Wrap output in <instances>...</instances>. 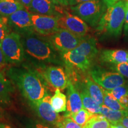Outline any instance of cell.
<instances>
[{
    "mask_svg": "<svg viewBox=\"0 0 128 128\" xmlns=\"http://www.w3.org/2000/svg\"><path fill=\"white\" fill-rule=\"evenodd\" d=\"M101 61L116 65L122 63H128V51L120 49L104 50L100 55Z\"/></svg>",
    "mask_w": 128,
    "mask_h": 128,
    "instance_id": "16",
    "label": "cell"
},
{
    "mask_svg": "<svg viewBox=\"0 0 128 128\" xmlns=\"http://www.w3.org/2000/svg\"><path fill=\"white\" fill-rule=\"evenodd\" d=\"M62 60L69 65L76 66L82 71H86L90 68L92 60L81 54L72 50L61 54Z\"/></svg>",
    "mask_w": 128,
    "mask_h": 128,
    "instance_id": "15",
    "label": "cell"
},
{
    "mask_svg": "<svg viewBox=\"0 0 128 128\" xmlns=\"http://www.w3.org/2000/svg\"><path fill=\"white\" fill-rule=\"evenodd\" d=\"M44 79L52 87L64 90L67 87L68 76L64 68L60 66H48L43 71Z\"/></svg>",
    "mask_w": 128,
    "mask_h": 128,
    "instance_id": "12",
    "label": "cell"
},
{
    "mask_svg": "<svg viewBox=\"0 0 128 128\" xmlns=\"http://www.w3.org/2000/svg\"><path fill=\"white\" fill-rule=\"evenodd\" d=\"M85 86L92 98L99 105H104L103 88L90 78L85 80Z\"/></svg>",
    "mask_w": 128,
    "mask_h": 128,
    "instance_id": "19",
    "label": "cell"
},
{
    "mask_svg": "<svg viewBox=\"0 0 128 128\" xmlns=\"http://www.w3.org/2000/svg\"><path fill=\"white\" fill-rule=\"evenodd\" d=\"M0 47L8 64L18 65L24 59V49L20 35L11 32L0 42Z\"/></svg>",
    "mask_w": 128,
    "mask_h": 128,
    "instance_id": "5",
    "label": "cell"
},
{
    "mask_svg": "<svg viewBox=\"0 0 128 128\" xmlns=\"http://www.w3.org/2000/svg\"><path fill=\"white\" fill-rule=\"evenodd\" d=\"M57 128H82L81 126L76 124L71 118L62 116V119L58 123Z\"/></svg>",
    "mask_w": 128,
    "mask_h": 128,
    "instance_id": "27",
    "label": "cell"
},
{
    "mask_svg": "<svg viewBox=\"0 0 128 128\" xmlns=\"http://www.w3.org/2000/svg\"><path fill=\"white\" fill-rule=\"evenodd\" d=\"M110 128H126L124 125H122L121 124H112Z\"/></svg>",
    "mask_w": 128,
    "mask_h": 128,
    "instance_id": "40",
    "label": "cell"
},
{
    "mask_svg": "<svg viewBox=\"0 0 128 128\" xmlns=\"http://www.w3.org/2000/svg\"><path fill=\"white\" fill-rule=\"evenodd\" d=\"M27 128H55L54 126L51 125L45 122L38 121H32L27 124Z\"/></svg>",
    "mask_w": 128,
    "mask_h": 128,
    "instance_id": "31",
    "label": "cell"
},
{
    "mask_svg": "<svg viewBox=\"0 0 128 128\" xmlns=\"http://www.w3.org/2000/svg\"><path fill=\"white\" fill-rule=\"evenodd\" d=\"M17 1L23 5L24 7L26 9H27L28 10L32 0H17Z\"/></svg>",
    "mask_w": 128,
    "mask_h": 128,
    "instance_id": "35",
    "label": "cell"
},
{
    "mask_svg": "<svg viewBox=\"0 0 128 128\" xmlns=\"http://www.w3.org/2000/svg\"><path fill=\"white\" fill-rule=\"evenodd\" d=\"M104 91V105L111 109L119 111H126V108L123 106L120 102L115 98L111 94L103 88Z\"/></svg>",
    "mask_w": 128,
    "mask_h": 128,
    "instance_id": "25",
    "label": "cell"
},
{
    "mask_svg": "<svg viewBox=\"0 0 128 128\" xmlns=\"http://www.w3.org/2000/svg\"><path fill=\"white\" fill-rule=\"evenodd\" d=\"M0 128H11V127L7 124L0 123Z\"/></svg>",
    "mask_w": 128,
    "mask_h": 128,
    "instance_id": "41",
    "label": "cell"
},
{
    "mask_svg": "<svg viewBox=\"0 0 128 128\" xmlns=\"http://www.w3.org/2000/svg\"><path fill=\"white\" fill-rule=\"evenodd\" d=\"M124 31L125 34L128 36V9L127 10V12H126L125 21H124Z\"/></svg>",
    "mask_w": 128,
    "mask_h": 128,
    "instance_id": "36",
    "label": "cell"
},
{
    "mask_svg": "<svg viewBox=\"0 0 128 128\" xmlns=\"http://www.w3.org/2000/svg\"><path fill=\"white\" fill-rule=\"evenodd\" d=\"M120 124L124 125L126 128H128V116L124 117L122 120L121 121Z\"/></svg>",
    "mask_w": 128,
    "mask_h": 128,
    "instance_id": "39",
    "label": "cell"
},
{
    "mask_svg": "<svg viewBox=\"0 0 128 128\" xmlns=\"http://www.w3.org/2000/svg\"><path fill=\"white\" fill-rule=\"evenodd\" d=\"M7 74L30 103L39 101L48 93L44 79L33 70L11 68Z\"/></svg>",
    "mask_w": 128,
    "mask_h": 128,
    "instance_id": "1",
    "label": "cell"
},
{
    "mask_svg": "<svg viewBox=\"0 0 128 128\" xmlns=\"http://www.w3.org/2000/svg\"><path fill=\"white\" fill-rule=\"evenodd\" d=\"M108 92L119 101L122 97L128 94V84L117 87L112 90L108 91Z\"/></svg>",
    "mask_w": 128,
    "mask_h": 128,
    "instance_id": "28",
    "label": "cell"
},
{
    "mask_svg": "<svg viewBox=\"0 0 128 128\" xmlns=\"http://www.w3.org/2000/svg\"><path fill=\"white\" fill-rule=\"evenodd\" d=\"M51 97L48 93L43 98L35 102L30 103L32 108L34 109L40 119L44 122L54 126H56L62 119L60 116L53 108L50 103Z\"/></svg>",
    "mask_w": 128,
    "mask_h": 128,
    "instance_id": "8",
    "label": "cell"
},
{
    "mask_svg": "<svg viewBox=\"0 0 128 128\" xmlns=\"http://www.w3.org/2000/svg\"><path fill=\"white\" fill-rule=\"evenodd\" d=\"M119 102L128 110V94L122 97Z\"/></svg>",
    "mask_w": 128,
    "mask_h": 128,
    "instance_id": "34",
    "label": "cell"
},
{
    "mask_svg": "<svg viewBox=\"0 0 128 128\" xmlns=\"http://www.w3.org/2000/svg\"><path fill=\"white\" fill-rule=\"evenodd\" d=\"M0 73H1V72H0ZM1 73H2V72H1Z\"/></svg>",
    "mask_w": 128,
    "mask_h": 128,
    "instance_id": "43",
    "label": "cell"
},
{
    "mask_svg": "<svg viewBox=\"0 0 128 128\" xmlns=\"http://www.w3.org/2000/svg\"><path fill=\"white\" fill-rule=\"evenodd\" d=\"M13 87L3 73H0V108H7L11 102V94Z\"/></svg>",
    "mask_w": 128,
    "mask_h": 128,
    "instance_id": "18",
    "label": "cell"
},
{
    "mask_svg": "<svg viewBox=\"0 0 128 128\" xmlns=\"http://www.w3.org/2000/svg\"><path fill=\"white\" fill-rule=\"evenodd\" d=\"M91 78L106 90L128 84V81L119 73L110 72L100 67H94L90 71Z\"/></svg>",
    "mask_w": 128,
    "mask_h": 128,
    "instance_id": "6",
    "label": "cell"
},
{
    "mask_svg": "<svg viewBox=\"0 0 128 128\" xmlns=\"http://www.w3.org/2000/svg\"><path fill=\"white\" fill-rule=\"evenodd\" d=\"M72 50L85 56L91 60H93L98 53L96 39L90 36H85L79 45Z\"/></svg>",
    "mask_w": 128,
    "mask_h": 128,
    "instance_id": "17",
    "label": "cell"
},
{
    "mask_svg": "<svg viewBox=\"0 0 128 128\" xmlns=\"http://www.w3.org/2000/svg\"><path fill=\"white\" fill-rule=\"evenodd\" d=\"M92 115L93 114L82 108L78 112L70 114L68 117L71 118L74 121L76 122V124L83 128Z\"/></svg>",
    "mask_w": 128,
    "mask_h": 128,
    "instance_id": "26",
    "label": "cell"
},
{
    "mask_svg": "<svg viewBox=\"0 0 128 128\" xmlns=\"http://www.w3.org/2000/svg\"><path fill=\"white\" fill-rule=\"evenodd\" d=\"M2 118V112H1V108H0V119Z\"/></svg>",
    "mask_w": 128,
    "mask_h": 128,
    "instance_id": "42",
    "label": "cell"
},
{
    "mask_svg": "<svg viewBox=\"0 0 128 128\" xmlns=\"http://www.w3.org/2000/svg\"><path fill=\"white\" fill-rule=\"evenodd\" d=\"M128 9V1L124 0H120L107 8L97 26V30L110 36H119L122 32Z\"/></svg>",
    "mask_w": 128,
    "mask_h": 128,
    "instance_id": "2",
    "label": "cell"
},
{
    "mask_svg": "<svg viewBox=\"0 0 128 128\" xmlns=\"http://www.w3.org/2000/svg\"><path fill=\"white\" fill-rule=\"evenodd\" d=\"M80 95L82 98L83 108L85 109L93 114H100L101 106L96 103L92 98L85 85L82 86V90L80 92Z\"/></svg>",
    "mask_w": 128,
    "mask_h": 128,
    "instance_id": "20",
    "label": "cell"
},
{
    "mask_svg": "<svg viewBox=\"0 0 128 128\" xmlns=\"http://www.w3.org/2000/svg\"><path fill=\"white\" fill-rule=\"evenodd\" d=\"M64 28H60L56 33L50 35L49 43L53 48L60 54L76 49L84 39Z\"/></svg>",
    "mask_w": 128,
    "mask_h": 128,
    "instance_id": "7",
    "label": "cell"
},
{
    "mask_svg": "<svg viewBox=\"0 0 128 128\" xmlns=\"http://www.w3.org/2000/svg\"><path fill=\"white\" fill-rule=\"evenodd\" d=\"M28 11L33 14L59 17L65 10L55 0H32Z\"/></svg>",
    "mask_w": 128,
    "mask_h": 128,
    "instance_id": "13",
    "label": "cell"
},
{
    "mask_svg": "<svg viewBox=\"0 0 128 128\" xmlns=\"http://www.w3.org/2000/svg\"><path fill=\"white\" fill-rule=\"evenodd\" d=\"M24 6L17 0H0V16L8 17Z\"/></svg>",
    "mask_w": 128,
    "mask_h": 128,
    "instance_id": "22",
    "label": "cell"
},
{
    "mask_svg": "<svg viewBox=\"0 0 128 128\" xmlns=\"http://www.w3.org/2000/svg\"><path fill=\"white\" fill-rule=\"evenodd\" d=\"M93 1V0H68V4L69 6H75L76 5H78L81 3L88 2V1Z\"/></svg>",
    "mask_w": 128,
    "mask_h": 128,
    "instance_id": "33",
    "label": "cell"
},
{
    "mask_svg": "<svg viewBox=\"0 0 128 128\" xmlns=\"http://www.w3.org/2000/svg\"></svg>",
    "mask_w": 128,
    "mask_h": 128,
    "instance_id": "45",
    "label": "cell"
},
{
    "mask_svg": "<svg viewBox=\"0 0 128 128\" xmlns=\"http://www.w3.org/2000/svg\"><path fill=\"white\" fill-rule=\"evenodd\" d=\"M55 1L58 3V4L63 6V7L69 6L68 0H55Z\"/></svg>",
    "mask_w": 128,
    "mask_h": 128,
    "instance_id": "38",
    "label": "cell"
},
{
    "mask_svg": "<svg viewBox=\"0 0 128 128\" xmlns=\"http://www.w3.org/2000/svg\"><path fill=\"white\" fill-rule=\"evenodd\" d=\"M7 18L9 26L22 34L32 33L34 30L32 13L25 8L17 11Z\"/></svg>",
    "mask_w": 128,
    "mask_h": 128,
    "instance_id": "11",
    "label": "cell"
},
{
    "mask_svg": "<svg viewBox=\"0 0 128 128\" xmlns=\"http://www.w3.org/2000/svg\"><path fill=\"white\" fill-rule=\"evenodd\" d=\"M33 28L37 33L44 36H50L60 29L58 17L32 14Z\"/></svg>",
    "mask_w": 128,
    "mask_h": 128,
    "instance_id": "10",
    "label": "cell"
},
{
    "mask_svg": "<svg viewBox=\"0 0 128 128\" xmlns=\"http://www.w3.org/2000/svg\"><path fill=\"white\" fill-rule=\"evenodd\" d=\"M50 103L54 110L58 113L66 111V96L60 89H56L55 94L51 97Z\"/></svg>",
    "mask_w": 128,
    "mask_h": 128,
    "instance_id": "23",
    "label": "cell"
},
{
    "mask_svg": "<svg viewBox=\"0 0 128 128\" xmlns=\"http://www.w3.org/2000/svg\"><path fill=\"white\" fill-rule=\"evenodd\" d=\"M67 108L64 116L68 117L70 114L76 113L83 108L82 98L76 87L70 81L67 86Z\"/></svg>",
    "mask_w": 128,
    "mask_h": 128,
    "instance_id": "14",
    "label": "cell"
},
{
    "mask_svg": "<svg viewBox=\"0 0 128 128\" xmlns=\"http://www.w3.org/2000/svg\"><path fill=\"white\" fill-rule=\"evenodd\" d=\"M116 71L128 80V63H122L113 66Z\"/></svg>",
    "mask_w": 128,
    "mask_h": 128,
    "instance_id": "30",
    "label": "cell"
},
{
    "mask_svg": "<svg viewBox=\"0 0 128 128\" xmlns=\"http://www.w3.org/2000/svg\"><path fill=\"white\" fill-rule=\"evenodd\" d=\"M103 1L104 3L106 4V6H107V8L110 6H113V4H116L117 2L120 1V0H102Z\"/></svg>",
    "mask_w": 128,
    "mask_h": 128,
    "instance_id": "37",
    "label": "cell"
},
{
    "mask_svg": "<svg viewBox=\"0 0 128 128\" xmlns=\"http://www.w3.org/2000/svg\"><path fill=\"white\" fill-rule=\"evenodd\" d=\"M111 124L102 114H93L82 128H110Z\"/></svg>",
    "mask_w": 128,
    "mask_h": 128,
    "instance_id": "24",
    "label": "cell"
},
{
    "mask_svg": "<svg viewBox=\"0 0 128 128\" xmlns=\"http://www.w3.org/2000/svg\"></svg>",
    "mask_w": 128,
    "mask_h": 128,
    "instance_id": "44",
    "label": "cell"
},
{
    "mask_svg": "<svg viewBox=\"0 0 128 128\" xmlns=\"http://www.w3.org/2000/svg\"><path fill=\"white\" fill-rule=\"evenodd\" d=\"M100 114L104 116L112 124H120L121 121L124 117L128 116V110H114L103 105L101 106Z\"/></svg>",
    "mask_w": 128,
    "mask_h": 128,
    "instance_id": "21",
    "label": "cell"
},
{
    "mask_svg": "<svg viewBox=\"0 0 128 128\" xmlns=\"http://www.w3.org/2000/svg\"><path fill=\"white\" fill-rule=\"evenodd\" d=\"M59 28H64L81 38L86 36L89 28L87 24L78 16L66 11L58 17Z\"/></svg>",
    "mask_w": 128,
    "mask_h": 128,
    "instance_id": "9",
    "label": "cell"
},
{
    "mask_svg": "<svg viewBox=\"0 0 128 128\" xmlns=\"http://www.w3.org/2000/svg\"><path fill=\"white\" fill-rule=\"evenodd\" d=\"M24 50L35 60L41 62L62 64L50 43L35 36L33 32L24 34L22 42Z\"/></svg>",
    "mask_w": 128,
    "mask_h": 128,
    "instance_id": "3",
    "label": "cell"
},
{
    "mask_svg": "<svg viewBox=\"0 0 128 128\" xmlns=\"http://www.w3.org/2000/svg\"><path fill=\"white\" fill-rule=\"evenodd\" d=\"M9 33V25L7 17L0 16V42Z\"/></svg>",
    "mask_w": 128,
    "mask_h": 128,
    "instance_id": "29",
    "label": "cell"
},
{
    "mask_svg": "<svg viewBox=\"0 0 128 128\" xmlns=\"http://www.w3.org/2000/svg\"><path fill=\"white\" fill-rule=\"evenodd\" d=\"M107 6L103 1L93 0L71 6L74 14L78 16L86 23L94 28L98 26Z\"/></svg>",
    "mask_w": 128,
    "mask_h": 128,
    "instance_id": "4",
    "label": "cell"
},
{
    "mask_svg": "<svg viewBox=\"0 0 128 128\" xmlns=\"http://www.w3.org/2000/svg\"><path fill=\"white\" fill-rule=\"evenodd\" d=\"M7 65L8 63L6 60L2 49L0 47V72L2 73L6 70Z\"/></svg>",
    "mask_w": 128,
    "mask_h": 128,
    "instance_id": "32",
    "label": "cell"
}]
</instances>
